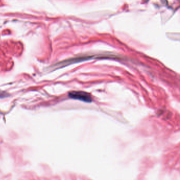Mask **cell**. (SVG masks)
Returning a JSON list of instances; mask_svg holds the SVG:
<instances>
[{
    "label": "cell",
    "instance_id": "6da1fadb",
    "mask_svg": "<svg viewBox=\"0 0 180 180\" xmlns=\"http://www.w3.org/2000/svg\"><path fill=\"white\" fill-rule=\"evenodd\" d=\"M70 98L76 100H80L86 102H92V97L90 94L83 91H73L69 93Z\"/></svg>",
    "mask_w": 180,
    "mask_h": 180
}]
</instances>
